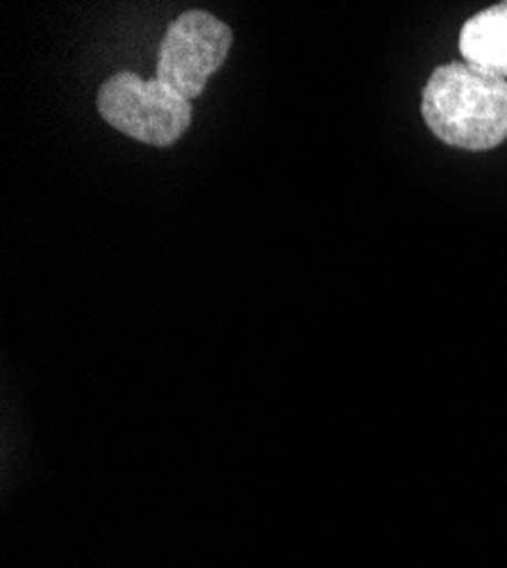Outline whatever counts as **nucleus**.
I'll list each match as a JSON object with an SVG mask.
<instances>
[{
	"label": "nucleus",
	"mask_w": 507,
	"mask_h": 568,
	"mask_svg": "<svg viewBox=\"0 0 507 568\" xmlns=\"http://www.w3.org/2000/svg\"><path fill=\"white\" fill-rule=\"evenodd\" d=\"M422 116L448 146L491 151L507 139V80L465 62L442 64L424 87Z\"/></svg>",
	"instance_id": "nucleus-1"
},
{
	"label": "nucleus",
	"mask_w": 507,
	"mask_h": 568,
	"mask_svg": "<svg viewBox=\"0 0 507 568\" xmlns=\"http://www.w3.org/2000/svg\"><path fill=\"white\" fill-rule=\"evenodd\" d=\"M99 114L119 132L149 146L166 149L192 125V103L162 80L132 71L108 78L99 89Z\"/></svg>",
	"instance_id": "nucleus-2"
},
{
	"label": "nucleus",
	"mask_w": 507,
	"mask_h": 568,
	"mask_svg": "<svg viewBox=\"0 0 507 568\" xmlns=\"http://www.w3.org/2000/svg\"><path fill=\"white\" fill-rule=\"evenodd\" d=\"M233 49V30L205 10L180 14L166 28L158 53V80L190 103L201 99L207 80Z\"/></svg>",
	"instance_id": "nucleus-3"
},
{
	"label": "nucleus",
	"mask_w": 507,
	"mask_h": 568,
	"mask_svg": "<svg viewBox=\"0 0 507 568\" xmlns=\"http://www.w3.org/2000/svg\"><path fill=\"white\" fill-rule=\"evenodd\" d=\"M459 53L471 69L507 80V0L478 12L463 26Z\"/></svg>",
	"instance_id": "nucleus-4"
}]
</instances>
